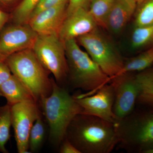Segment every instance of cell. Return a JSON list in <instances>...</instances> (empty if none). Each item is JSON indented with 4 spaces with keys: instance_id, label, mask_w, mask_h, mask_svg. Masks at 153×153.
<instances>
[{
    "instance_id": "6da1fadb",
    "label": "cell",
    "mask_w": 153,
    "mask_h": 153,
    "mask_svg": "<svg viewBox=\"0 0 153 153\" xmlns=\"http://www.w3.org/2000/svg\"><path fill=\"white\" fill-rule=\"evenodd\" d=\"M65 138L80 153H109L118 143L114 124L84 114L74 118L68 126Z\"/></svg>"
},
{
    "instance_id": "7a4b0ae2",
    "label": "cell",
    "mask_w": 153,
    "mask_h": 153,
    "mask_svg": "<svg viewBox=\"0 0 153 153\" xmlns=\"http://www.w3.org/2000/svg\"><path fill=\"white\" fill-rule=\"evenodd\" d=\"M51 94L39 101L49 127V140L54 146L59 147L66 136L68 126L82 109L75 96L52 79Z\"/></svg>"
},
{
    "instance_id": "3957f363",
    "label": "cell",
    "mask_w": 153,
    "mask_h": 153,
    "mask_svg": "<svg viewBox=\"0 0 153 153\" xmlns=\"http://www.w3.org/2000/svg\"><path fill=\"white\" fill-rule=\"evenodd\" d=\"M64 44L71 86L88 92L79 96L91 95L110 82V78L80 49L76 39L67 40Z\"/></svg>"
},
{
    "instance_id": "277c9868",
    "label": "cell",
    "mask_w": 153,
    "mask_h": 153,
    "mask_svg": "<svg viewBox=\"0 0 153 153\" xmlns=\"http://www.w3.org/2000/svg\"><path fill=\"white\" fill-rule=\"evenodd\" d=\"M117 146L128 153H146L153 148V113L135 108L115 125Z\"/></svg>"
},
{
    "instance_id": "5b68a950",
    "label": "cell",
    "mask_w": 153,
    "mask_h": 153,
    "mask_svg": "<svg viewBox=\"0 0 153 153\" xmlns=\"http://www.w3.org/2000/svg\"><path fill=\"white\" fill-rule=\"evenodd\" d=\"M5 62L12 74L27 87L36 101L51 94L52 79L49 78L50 72L41 64L32 49L17 52Z\"/></svg>"
},
{
    "instance_id": "8992f818",
    "label": "cell",
    "mask_w": 153,
    "mask_h": 153,
    "mask_svg": "<svg viewBox=\"0 0 153 153\" xmlns=\"http://www.w3.org/2000/svg\"><path fill=\"white\" fill-rule=\"evenodd\" d=\"M77 39L91 59L111 80L120 72L124 63L123 57L112 43L98 29Z\"/></svg>"
},
{
    "instance_id": "52a82bcc",
    "label": "cell",
    "mask_w": 153,
    "mask_h": 153,
    "mask_svg": "<svg viewBox=\"0 0 153 153\" xmlns=\"http://www.w3.org/2000/svg\"><path fill=\"white\" fill-rule=\"evenodd\" d=\"M41 64L61 83L68 75L64 42L56 34L38 35L33 47Z\"/></svg>"
},
{
    "instance_id": "ba28073f",
    "label": "cell",
    "mask_w": 153,
    "mask_h": 153,
    "mask_svg": "<svg viewBox=\"0 0 153 153\" xmlns=\"http://www.w3.org/2000/svg\"><path fill=\"white\" fill-rule=\"evenodd\" d=\"M11 113L17 151L19 153H30V131L36 120L41 116L38 102L28 100L14 105L11 106Z\"/></svg>"
},
{
    "instance_id": "9c48e42d",
    "label": "cell",
    "mask_w": 153,
    "mask_h": 153,
    "mask_svg": "<svg viewBox=\"0 0 153 153\" xmlns=\"http://www.w3.org/2000/svg\"><path fill=\"white\" fill-rule=\"evenodd\" d=\"M136 73L129 72L119 74L111 80L114 92L113 111L117 123L131 113L136 108L140 94Z\"/></svg>"
},
{
    "instance_id": "30bf717a",
    "label": "cell",
    "mask_w": 153,
    "mask_h": 153,
    "mask_svg": "<svg viewBox=\"0 0 153 153\" xmlns=\"http://www.w3.org/2000/svg\"><path fill=\"white\" fill-rule=\"evenodd\" d=\"M75 97L82 108L81 114L96 117L115 125L117 123L113 111L114 90L110 82L105 84L91 95H78Z\"/></svg>"
},
{
    "instance_id": "8fae6325",
    "label": "cell",
    "mask_w": 153,
    "mask_h": 153,
    "mask_svg": "<svg viewBox=\"0 0 153 153\" xmlns=\"http://www.w3.org/2000/svg\"><path fill=\"white\" fill-rule=\"evenodd\" d=\"M25 25L14 24L3 28L0 33V62L19 51L32 49L38 35Z\"/></svg>"
},
{
    "instance_id": "7c38bea8",
    "label": "cell",
    "mask_w": 153,
    "mask_h": 153,
    "mask_svg": "<svg viewBox=\"0 0 153 153\" xmlns=\"http://www.w3.org/2000/svg\"><path fill=\"white\" fill-rule=\"evenodd\" d=\"M97 27L88 9H79L66 17L58 36L64 42L91 33L97 29Z\"/></svg>"
},
{
    "instance_id": "4fadbf2b",
    "label": "cell",
    "mask_w": 153,
    "mask_h": 153,
    "mask_svg": "<svg viewBox=\"0 0 153 153\" xmlns=\"http://www.w3.org/2000/svg\"><path fill=\"white\" fill-rule=\"evenodd\" d=\"M68 3L41 11L29 19L27 24L38 35L56 34L66 17Z\"/></svg>"
},
{
    "instance_id": "5bb4252c",
    "label": "cell",
    "mask_w": 153,
    "mask_h": 153,
    "mask_svg": "<svg viewBox=\"0 0 153 153\" xmlns=\"http://www.w3.org/2000/svg\"><path fill=\"white\" fill-rule=\"evenodd\" d=\"M137 4L134 0H116L107 17L104 28L114 34L121 33L134 14Z\"/></svg>"
},
{
    "instance_id": "9a60e30c",
    "label": "cell",
    "mask_w": 153,
    "mask_h": 153,
    "mask_svg": "<svg viewBox=\"0 0 153 153\" xmlns=\"http://www.w3.org/2000/svg\"><path fill=\"white\" fill-rule=\"evenodd\" d=\"M0 91L10 106L26 100H36L27 87L13 74L0 85Z\"/></svg>"
},
{
    "instance_id": "2e32d148",
    "label": "cell",
    "mask_w": 153,
    "mask_h": 153,
    "mask_svg": "<svg viewBox=\"0 0 153 153\" xmlns=\"http://www.w3.org/2000/svg\"><path fill=\"white\" fill-rule=\"evenodd\" d=\"M136 77L140 87L137 104L153 113V64L137 73Z\"/></svg>"
},
{
    "instance_id": "e0dca14e",
    "label": "cell",
    "mask_w": 153,
    "mask_h": 153,
    "mask_svg": "<svg viewBox=\"0 0 153 153\" xmlns=\"http://www.w3.org/2000/svg\"><path fill=\"white\" fill-rule=\"evenodd\" d=\"M153 64V47L124 61L122 69L116 76L129 72L138 73L149 68Z\"/></svg>"
},
{
    "instance_id": "ac0fdd59",
    "label": "cell",
    "mask_w": 153,
    "mask_h": 153,
    "mask_svg": "<svg viewBox=\"0 0 153 153\" xmlns=\"http://www.w3.org/2000/svg\"><path fill=\"white\" fill-rule=\"evenodd\" d=\"M133 50L143 51L153 47V25L134 27L131 38Z\"/></svg>"
},
{
    "instance_id": "d6986e66",
    "label": "cell",
    "mask_w": 153,
    "mask_h": 153,
    "mask_svg": "<svg viewBox=\"0 0 153 153\" xmlns=\"http://www.w3.org/2000/svg\"><path fill=\"white\" fill-rule=\"evenodd\" d=\"M12 126L11 106L6 104L0 106V152L8 153L6 145L10 138Z\"/></svg>"
},
{
    "instance_id": "ffe728a7",
    "label": "cell",
    "mask_w": 153,
    "mask_h": 153,
    "mask_svg": "<svg viewBox=\"0 0 153 153\" xmlns=\"http://www.w3.org/2000/svg\"><path fill=\"white\" fill-rule=\"evenodd\" d=\"M116 0H91L88 10L98 26L105 27L110 11Z\"/></svg>"
},
{
    "instance_id": "44dd1931",
    "label": "cell",
    "mask_w": 153,
    "mask_h": 153,
    "mask_svg": "<svg viewBox=\"0 0 153 153\" xmlns=\"http://www.w3.org/2000/svg\"><path fill=\"white\" fill-rule=\"evenodd\" d=\"M46 135V125L41 116L36 120L30 131L29 137L30 153L37 152L41 149Z\"/></svg>"
},
{
    "instance_id": "7402d4cb",
    "label": "cell",
    "mask_w": 153,
    "mask_h": 153,
    "mask_svg": "<svg viewBox=\"0 0 153 153\" xmlns=\"http://www.w3.org/2000/svg\"><path fill=\"white\" fill-rule=\"evenodd\" d=\"M134 26L153 25V0H140L137 2Z\"/></svg>"
},
{
    "instance_id": "603a6c76",
    "label": "cell",
    "mask_w": 153,
    "mask_h": 153,
    "mask_svg": "<svg viewBox=\"0 0 153 153\" xmlns=\"http://www.w3.org/2000/svg\"><path fill=\"white\" fill-rule=\"evenodd\" d=\"M40 0H23L15 9L10 18L14 24L27 25L37 4Z\"/></svg>"
},
{
    "instance_id": "cb8c5ba5",
    "label": "cell",
    "mask_w": 153,
    "mask_h": 153,
    "mask_svg": "<svg viewBox=\"0 0 153 153\" xmlns=\"http://www.w3.org/2000/svg\"><path fill=\"white\" fill-rule=\"evenodd\" d=\"M68 2V0H40L33 10L30 19L41 11Z\"/></svg>"
},
{
    "instance_id": "d4e9b609",
    "label": "cell",
    "mask_w": 153,
    "mask_h": 153,
    "mask_svg": "<svg viewBox=\"0 0 153 153\" xmlns=\"http://www.w3.org/2000/svg\"><path fill=\"white\" fill-rule=\"evenodd\" d=\"M91 0H68L66 17L80 8L88 9Z\"/></svg>"
},
{
    "instance_id": "484cf974",
    "label": "cell",
    "mask_w": 153,
    "mask_h": 153,
    "mask_svg": "<svg viewBox=\"0 0 153 153\" xmlns=\"http://www.w3.org/2000/svg\"><path fill=\"white\" fill-rule=\"evenodd\" d=\"M59 152L61 153H80L68 140L65 138L60 144Z\"/></svg>"
},
{
    "instance_id": "4316f807",
    "label": "cell",
    "mask_w": 153,
    "mask_h": 153,
    "mask_svg": "<svg viewBox=\"0 0 153 153\" xmlns=\"http://www.w3.org/2000/svg\"><path fill=\"white\" fill-rule=\"evenodd\" d=\"M12 74L7 63L5 61L0 62V85L7 80Z\"/></svg>"
},
{
    "instance_id": "83f0119b",
    "label": "cell",
    "mask_w": 153,
    "mask_h": 153,
    "mask_svg": "<svg viewBox=\"0 0 153 153\" xmlns=\"http://www.w3.org/2000/svg\"><path fill=\"white\" fill-rule=\"evenodd\" d=\"M10 14L0 9V33L10 19Z\"/></svg>"
},
{
    "instance_id": "f1b7e54d",
    "label": "cell",
    "mask_w": 153,
    "mask_h": 153,
    "mask_svg": "<svg viewBox=\"0 0 153 153\" xmlns=\"http://www.w3.org/2000/svg\"><path fill=\"white\" fill-rule=\"evenodd\" d=\"M15 0H0V9L3 10V7H8Z\"/></svg>"
},
{
    "instance_id": "f546056e",
    "label": "cell",
    "mask_w": 153,
    "mask_h": 153,
    "mask_svg": "<svg viewBox=\"0 0 153 153\" xmlns=\"http://www.w3.org/2000/svg\"><path fill=\"white\" fill-rule=\"evenodd\" d=\"M146 153H153V148L147 152Z\"/></svg>"
},
{
    "instance_id": "4dcf8cb0",
    "label": "cell",
    "mask_w": 153,
    "mask_h": 153,
    "mask_svg": "<svg viewBox=\"0 0 153 153\" xmlns=\"http://www.w3.org/2000/svg\"><path fill=\"white\" fill-rule=\"evenodd\" d=\"M2 97V94L1 93V91H0V97Z\"/></svg>"
},
{
    "instance_id": "1f68e13d",
    "label": "cell",
    "mask_w": 153,
    "mask_h": 153,
    "mask_svg": "<svg viewBox=\"0 0 153 153\" xmlns=\"http://www.w3.org/2000/svg\"><path fill=\"white\" fill-rule=\"evenodd\" d=\"M134 1H137V2L138 1H139L140 0H134Z\"/></svg>"
}]
</instances>
